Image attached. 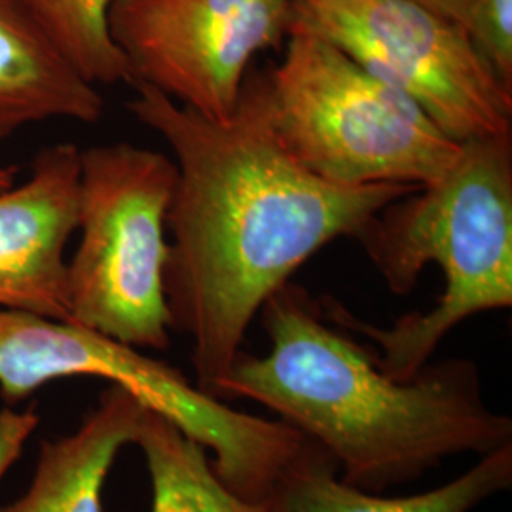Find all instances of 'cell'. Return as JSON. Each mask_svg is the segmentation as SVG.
<instances>
[{"label":"cell","instance_id":"1","mask_svg":"<svg viewBox=\"0 0 512 512\" xmlns=\"http://www.w3.org/2000/svg\"><path fill=\"white\" fill-rule=\"evenodd\" d=\"M131 84V114L175 154L165 298L171 327L192 340L196 385L215 397L266 300L327 243L359 238L387 205L418 188L315 177L275 135L264 71H249L226 120Z\"/></svg>","mask_w":512,"mask_h":512},{"label":"cell","instance_id":"2","mask_svg":"<svg viewBox=\"0 0 512 512\" xmlns=\"http://www.w3.org/2000/svg\"><path fill=\"white\" fill-rule=\"evenodd\" d=\"M260 311L270 351H239L215 397L268 406L351 486L382 494L452 456L512 446V420L484 403L475 363L450 359L395 380L300 287L287 283Z\"/></svg>","mask_w":512,"mask_h":512},{"label":"cell","instance_id":"3","mask_svg":"<svg viewBox=\"0 0 512 512\" xmlns=\"http://www.w3.org/2000/svg\"><path fill=\"white\" fill-rule=\"evenodd\" d=\"M359 239L393 293H410L427 264L444 275L431 310L387 329L361 321L334 298L319 302L334 325L378 346L385 374L410 380L459 323L512 306V135L463 143L442 179L387 205Z\"/></svg>","mask_w":512,"mask_h":512},{"label":"cell","instance_id":"4","mask_svg":"<svg viewBox=\"0 0 512 512\" xmlns=\"http://www.w3.org/2000/svg\"><path fill=\"white\" fill-rule=\"evenodd\" d=\"M264 73L275 135L327 183L423 188L458 160L461 145L416 101L315 33L289 29L283 59Z\"/></svg>","mask_w":512,"mask_h":512},{"label":"cell","instance_id":"5","mask_svg":"<svg viewBox=\"0 0 512 512\" xmlns=\"http://www.w3.org/2000/svg\"><path fill=\"white\" fill-rule=\"evenodd\" d=\"M65 378H99L137 397L215 454L217 475L245 499L268 503L306 437L285 421L234 410L181 370L71 321L0 310V395L19 403Z\"/></svg>","mask_w":512,"mask_h":512},{"label":"cell","instance_id":"6","mask_svg":"<svg viewBox=\"0 0 512 512\" xmlns=\"http://www.w3.org/2000/svg\"><path fill=\"white\" fill-rule=\"evenodd\" d=\"M175 186L177 165L162 152L131 143L82 150L67 321L131 348H169L165 234Z\"/></svg>","mask_w":512,"mask_h":512},{"label":"cell","instance_id":"7","mask_svg":"<svg viewBox=\"0 0 512 512\" xmlns=\"http://www.w3.org/2000/svg\"><path fill=\"white\" fill-rule=\"evenodd\" d=\"M289 29L329 40L416 101L459 145L512 135V90L467 29L412 0H293Z\"/></svg>","mask_w":512,"mask_h":512},{"label":"cell","instance_id":"8","mask_svg":"<svg viewBox=\"0 0 512 512\" xmlns=\"http://www.w3.org/2000/svg\"><path fill=\"white\" fill-rule=\"evenodd\" d=\"M293 0H110L109 33L145 82L211 120L238 107L260 52L289 37Z\"/></svg>","mask_w":512,"mask_h":512},{"label":"cell","instance_id":"9","mask_svg":"<svg viewBox=\"0 0 512 512\" xmlns=\"http://www.w3.org/2000/svg\"><path fill=\"white\" fill-rule=\"evenodd\" d=\"M80 154L38 152L31 177L0 190V310L69 319L65 249L78 228Z\"/></svg>","mask_w":512,"mask_h":512},{"label":"cell","instance_id":"10","mask_svg":"<svg viewBox=\"0 0 512 512\" xmlns=\"http://www.w3.org/2000/svg\"><path fill=\"white\" fill-rule=\"evenodd\" d=\"M143 410L137 397L110 385L73 433L40 442L27 490L0 512H103L107 476Z\"/></svg>","mask_w":512,"mask_h":512},{"label":"cell","instance_id":"11","mask_svg":"<svg viewBox=\"0 0 512 512\" xmlns=\"http://www.w3.org/2000/svg\"><path fill=\"white\" fill-rule=\"evenodd\" d=\"M105 101L12 0H0V145L46 120L93 124Z\"/></svg>","mask_w":512,"mask_h":512},{"label":"cell","instance_id":"12","mask_svg":"<svg viewBox=\"0 0 512 512\" xmlns=\"http://www.w3.org/2000/svg\"><path fill=\"white\" fill-rule=\"evenodd\" d=\"M511 486L512 446H505L439 488L404 497L370 494L344 482L334 459L306 437L268 505L274 512H471Z\"/></svg>","mask_w":512,"mask_h":512},{"label":"cell","instance_id":"13","mask_svg":"<svg viewBox=\"0 0 512 512\" xmlns=\"http://www.w3.org/2000/svg\"><path fill=\"white\" fill-rule=\"evenodd\" d=\"M147 461L152 512H274L236 494L215 471L207 448L145 406L133 442Z\"/></svg>","mask_w":512,"mask_h":512},{"label":"cell","instance_id":"14","mask_svg":"<svg viewBox=\"0 0 512 512\" xmlns=\"http://www.w3.org/2000/svg\"><path fill=\"white\" fill-rule=\"evenodd\" d=\"M95 86L131 84V69L109 33L110 0H12Z\"/></svg>","mask_w":512,"mask_h":512},{"label":"cell","instance_id":"15","mask_svg":"<svg viewBox=\"0 0 512 512\" xmlns=\"http://www.w3.org/2000/svg\"><path fill=\"white\" fill-rule=\"evenodd\" d=\"M465 29L476 54L512 90V0H473Z\"/></svg>","mask_w":512,"mask_h":512},{"label":"cell","instance_id":"16","mask_svg":"<svg viewBox=\"0 0 512 512\" xmlns=\"http://www.w3.org/2000/svg\"><path fill=\"white\" fill-rule=\"evenodd\" d=\"M37 425L35 410L16 412L12 408H4L0 412V482L21 456L25 442L35 433Z\"/></svg>","mask_w":512,"mask_h":512},{"label":"cell","instance_id":"17","mask_svg":"<svg viewBox=\"0 0 512 512\" xmlns=\"http://www.w3.org/2000/svg\"><path fill=\"white\" fill-rule=\"evenodd\" d=\"M412 2H418L423 8L439 14L442 18L456 21L463 27L467 25L471 4H473V0H412Z\"/></svg>","mask_w":512,"mask_h":512},{"label":"cell","instance_id":"18","mask_svg":"<svg viewBox=\"0 0 512 512\" xmlns=\"http://www.w3.org/2000/svg\"><path fill=\"white\" fill-rule=\"evenodd\" d=\"M16 175H18V169H16V167H4V165H0V190H6V188H10L12 184H16Z\"/></svg>","mask_w":512,"mask_h":512}]
</instances>
